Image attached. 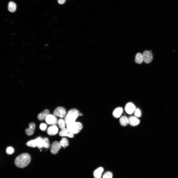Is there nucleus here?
I'll return each mask as SVG.
<instances>
[{
  "mask_svg": "<svg viewBox=\"0 0 178 178\" xmlns=\"http://www.w3.org/2000/svg\"><path fill=\"white\" fill-rule=\"evenodd\" d=\"M134 105L132 102H129L126 105L125 110L126 112L129 114H132L135 109Z\"/></svg>",
  "mask_w": 178,
  "mask_h": 178,
  "instance_id": "8",
  "label": "nucleus"
},
{
  "mask_svg": "<svg viewBox=\"0 0 178 178\" xmlns=\"http://www.w3.org/2000/svg\"><path fill=\"white\" fill-rule=\"evenodd\" d=\"M47 125L46 124L44 123H41L39 126V128L42 131H44L46 129Z\"/></svg>",
  "mask_w": 178,
  "mask_h": 178,
  "instance_id": "26",
  "label": "nucleus"
},
{
  "mask_svg": "<svg viewBox=\"0 0 178 178\" xmlns=\"http://www.w3.org/2000/svg\"><path fill=\"white\" fill-rule=\"evenodd\" d=\"M35 128V125L33 123H30L29 125V127L26 129L25 132L27 135L30 136L32 135L34 132Z\"/></svg>",
  "mask_w": 178,
  "mask_h": 178,
  "instance_id": "12",
  "label": "nucleus"
},
{
  "mask_svg": "<svg viewBox=\"0 0 178 178\" xmlns=\"http://www.w3.org/2000/svg\"><path fill=\"white\" fill-rule=\"evenodd\" d=\"M14 152V149L11 147H8L6 150V152L8 155H11L13 154Z\"/></svg>",
  "mask_w": 178,
  "mask_h": 178,
  "instance_id": "23",
  "label": "nucleus"
},
{
  "mask_svg": "<svg viewBox=\"0 0 178 178\" xmlns=\"http://www.w3.org/2000/svg\"><path fill=\"white\" fill-rule=\"evenodd\" d=\"M46 123L50 125H56L58 123V120L54 115L48 114L45 119Z\"/></svg>",
  "mask_w": 178,
  "mask_h": 178,
  "instance_id": "6",
  "label": "nucleus"
},
{
  "mask_svg": "<svg viewBox=\"0 0 178 178\" xmlns=\"http://www.w3.org/2000/svg\"><path fill=\"white\" fill-rule=\"evenodd\" d=\"M49 114V111L48 109H45L39 114L37 116L38 119L40 121L45 119L47 116Z\"/></svg>",
  "mask_w": 178,
  "mask_h": 178,
  "instance_id": "13",
  "label": "nucleus"
},
{
  "mask_svg": "<svg viewBox=\"0 0 178 178\" xmlns=\"http://www.w3.org/2000/svg\"><path fill=\"white\" fill-rule=\"evenodd\" d=\"M103 170L104 169L102 167H100L98 168L94 171L93 176L96 178H101Z\"/></svg>",
  "mask_w": 178,
  "mask_h": 178,
  "instance_id": "15",
  "label": "nucleus"
},
{
  "mask_svg": "<svg viewBox=\"0 0 178 178\" xmlns=\"http://www.w3.org/2000/svg\"><path fill=\"white\" fill-rule=\"evenodd\" d=\"M59 134L61 136H66L70 138H72L74 137V134L65 128L61 129L59 133Z\"/></svg>",
  "mask_w": 178,
  "mask_h": 178,
  "instance_id": "10",
  "label": "nucleus"
},
{
  "mask_svg": "<svg viewBox=\"0 0 178 178\" xmlns=\"http://www.w3.org/2000/svg\"><path fill=\"white\" fill-rule=\"evenodd\" d=\"M66 1V0H58V2L59 4H64Z\"/></svg>",
  "mask_w": 178,
  "mask_h": 178,
  "instance_id": "27",
  "label": "nucleus"
},
{
  "mask_svg": "<svg viewBox=\"0 0 178 178\" xmlns=\"http://www.w3.org/2000/svg\"><path fill=\"white\" fill-rule=\"evenodd\" d=\"M16 9V5L15 3L12 1L10 2L8 5V9L11 12H15Z\"/></svg>",
  "mask_w": 178,
  "mask_h": 178,
  "instance_id": "18",
  "label": "nucleus"
},
{
  "mask_svg": "<svg viewBox=\"0 0 178 178\" xmlns=\"http://www.w3.org/2000/svg\"><path fill=\"white\" fill-rule=\"evenodd\" d=\"M129 124L133 126H137L140 123L139 120L136 117L131 116L128 118Z\"/></svg>",
  "mask_w": 178,
  "mask_h": 178,
  "instance_id": "11",
  "label": "nucleus"
},
{
  "mask_svg": "<svg viewBox=\"0 0 178 178\" xmlns=\"http://www.w3.org/2000/svg\"><path fill=\"white\" fill-rule=\"evenodd\" d=\"M58 129L56 125H52L49 127L47 130V133L50 135H53L56 134L58 132Z\"/></svg>",
  "mask_w": 178,
  "mask_h": 178,
  "instance_id": "9",
  "label": "nucleus"
},
{
  "mask_svg": "<svg viewBox=\"0 0 178 178\" xmlns=\"http://www.w3.org/2000/svg\"><path fill=\"white\" fill-rule=\"evenodd\" d=\"M57 123L59 127L61 129L65 128L66 124L65 120L61 118L58 120Z\"/></svg>",
  "mask_w": 178,
  "mask_h": 178,
  "instance_id": "21",
  "label": "nucleus"
},
{
  "mask_svg": "<svg viewBox=\"0 0 178 178\" xmlns=\"http://www.w3.org/2000/svg\"><path fill=\"white\" fill-rule=\"evenodd\" d=\"M31 161V157L27 153L22 154L18 156L15 159L14 162L15 165L20 168H24L27 166Z\"/></svg>",
  "mask_w": 178,
  "mask_h": 178,
  "instance_id": "1",
  "label": "nucleus"
},
{
  "mask_svg": "<svg viewBox=\"0 0 178 178\" xmlns=\"http://www.w3.org/2000/svg\"><path fill=\"white\" fill-rule=\"evenodd\" d=\"M79 115V111L76 109L69 110L65 117L64 120L66 124L75 121Z\"/></svg>",
  "mask_w": 178,
  "mask_h": 178,
  "instance_id": "2",
  "label": "nucleus"
},
{
  "mask_svg": "<svg viewBox=\"0 0 178 178\" xmlns=\"http://www.w3.org/2000/svg\"><path fill=\"white\" fill-rule=\"evenodd\" d=\"M59 143L61 146L64 148L67 147L68 145V141L65 137L62 138Z\"/></svg>",
  "mask_w": 178,
  "mask_h": 178,
  "instance_id": "20",
  "label": "nucleus"
},
{
  "mask_svg": "<svg viewBox=\"0 0 178 178\" xmlns=\"http://www.w3.org/2000/svg\"><path fill=\"white\" fill-rule=\"evenodd\" d=\"M123 111V108L119 107L115 109L112 112L113 116L115 118H118L120 117Z\"/></svg>",
  "mask_w": 178,
  "mask_h": 178,
  "instance_id": "14",
  "label": "nucleus"
},
{
  "mask_svg": "<svg viewBox=\"0 0 178 178\" xmlns=\"http://www.w3.org/2000/svg\"><path fill=\"white\" fill-rule=\"evenodd\" d=\"M43 139L44 142V148L48 149L50 147V144L48 138L44 137Z\"/></svg>",
  "mask_w": 178,
  "mask_h": 178,
  "instance_id": "22",
  "label": "nucleus"
},
{
  "mask_svg": "<svg viewBox=\"0 0 178 178\" xmlns=\"http://www.w3.org/2000/svg\"><path fill=\"white\" fill-rule=\"evenodd\" d=\"M152 51L146 50L142 53L144 61L146 64L150 63L152 61L153 59V56L152 53Z\"/></svg>",
  "mask_w": 178,
  "mask_h": 178,
  "instance_id": "4",
  "label": "nucleus"
},
{
  "mask_svg": "<svg viewBox=\"0 0 178 178\" xmlns=\"http://www.w3.org/2000/svg\"><path fill=\"white\" fill-rule=\"evenodd\" d=\"M135 116L136 117H140L141 116V112L140 110L138 108L135 109L134 111Z\"/></svg>",
  "mask_w": 178,
  "mask_h": 178,
  "instance_id": "25",
  "label": "nucleus"
},
{
  "mask_svg": "<svg viewBox=\"0 0 178 178\" xmlns=\"http://www.w3.org/2000/svg\"><path fill=\"white\" fill-rule=\"evenodd\" d=\"M67 128L73 134L79 133L82 128V125L79 122H74L66 124Z\"/></svg>",
  "mask_w": 178,
  "mask_h": 178,
  "instance_id": "3",
  "label": "nucleus"
},
{
  "mask_svg": "<svg viewBox=\"0 0 178 178\" xmlns=\"http://www.w3.org/2000/svg\"><path fill=\"white\" fill-rule=\"evenodd\" d=\"M38 140V137L36 139L30 140L28 141L26 143L27 145L29 147L34 148L37 147Z\"/></svg>",
  "mask_w": 178,
  "mask_h": 178,
  "instance_id": "19",
  "label": "nucleus"
},
{
  "mask_svg": "<svg viewBox=\"0 0 178 178\" xmlns=\"http://www.w3.org/2000/svg\"><path fill=\"white\" fill-rule=\"evenodd\" d=\"M119 122L122 126H126L129 124L128 119L125 116H123L120 118Z\"/></svg>",
  "mask_w": 178,
  "mask_h": 178,
  "instance_id": "17",
  "label": "nucleus"
},
{
  "mask_svg": "<svg viewBox=\"0 0 178 178\" xmlns=\"http://www.w3.org/2000/svg\"><path fill=\"white\" fill-rule=\"evenodd\" d=\"M112 174L110 172L108 171L106 172L103 175V178H111L112 177Z\"/></svg>",
  "mask_w": 178,
  "mask_h": 178,
  "instance_id": "24",
  "label": "nucleus"
},
{
  "mask_svg": "<svg viewBox=\"0 0 178 178\" xmlns=\"http://www.w3.org/2000/svg\"><path fill=\"white\" fill-rule=\"evenodd\" d=\"M61 146L59 143L56 141L54 142L52 144L51 149L50 152L53 154H57L61 148Z\"/></svg>",
  "mask_w": 178,
  "mask_h": 178,
  "instance_id": "7",
  "label": "nucleus"
},
{
  "mask_svg": "<svg viewBox=\"0 0 178 178\" xmlns=\"http://www.w3.org/2000/svg\"><path fill=\"white\" fill-rule=\"evenodd\" d=\"M135 61L136 63L139 64L143 63L144 59L142 54L140 52L136 53L135 57Z\"/></svg>",
  "mask_w": 178,
  "mask_h": 178,
  "instance_id": "16",
  "label": "nucleus"
},
{
  "mask_svg": "<svg viewBox=\"0 0 178 178\" xmlns=\"http://www.w3.org/2000/svg\"><path fill=\"white\" fill-rule=\"evenodd\" d=\"M66 111L64 107H57L54 110L53 113L55 116L63 118L65 117L66 115Z\"/></svg>",
  "mask_w": 178,
  "mask_h": 178,
  "instance_id": "5",
  "label": "nucleus"
}]
</instances>
